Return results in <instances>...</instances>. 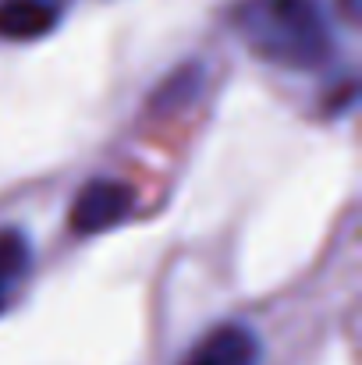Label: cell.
Instances as JSON below:
<instances>
[{"label":"cell","mask_w":362,"mask_h":365,"mask_svg":"<svg viewBox=\"0 0 362 365\" xmlns=\"http://www.w3.org/2000/svg\"><path fill=\"white\" fill-rule=\"evenodd\" d=\"M263 341L245 323H221L213 327L181 365H263Z\"/></svg>","instance_id":"3"},{"label":"cell","mask_w":362,"mask_h":365,"mask_svg":"<svg viewBox=\"0 0 362 365\" xmlns=\"http://www.w3.org/2000/svg\"><path fill=\"white\" fill-rule=\"evenodd\" d=\"M203 82H206V68L203 64H185L181 71H174L156 93H153V110L160 114H171V110H178V107H188L196 96H199V89H203Z\"/></svg>","instance_id":"6"},{"label":"cell","mask_w":362,"mask_h":365,"mask_svg":"<svg viewBox=\"0 0 362 365\" xmlns=\"http://www.w3.org/2000/svg\"><path fill=\"white\" fill-rule=\"evenodd\" d=\"M32 269V245L18 227L0 231V302L29 277Z\"/></svg>","instance_id":"5"},{"label":"cell","mask_w":362,"mask_h":365,"mask_svg":"<svg viewBox=\"0 0 362 365\" xmlns=\"http://www.w3.org/2000/svg\"><path fill=\"white\" fill-rule=\"evenodd\" d=\"M135 210V188L124 185V181H111V178H96L89 181L75 202H71V231L82 235V238H93V235H104V231H114L121 227Z\"/></svg>","instance_id":"2"},{"label":"cell","mask_w":362,"mask_h":365,"mask_svg":"<svg viewBox=\"0 0 362 365\" xmlns=\"http://www.w3.org/2000/svg\"><path fill=\"white\" fill-rule=\"evenodd\" d=\"M61 21L57 0H0V39L32 43L54 32Z\"/></svg>","instance_id":"4"},{"label":"cell","mask_w":362,"mask_h":365,"mask_svg":"<svg viewBox=\"0 0 362 365\" xmlns=\"http://www.w3.org/2000/svg\"><path fill=\"white\" fill-rule=\"evenodd\" d=\"M345 14H348V21H356L359 18V4L356 0H345Z\"/></svg>","instance_id":"7"},{"label":"cell","mask_w":362,"mask_h":365,"mask_svg":"<svg viewBox=\"0 0 362 365\" xmlns=\"http://www.w3.org/2000/svg\"><path fill=\"white\" fill-rule=\"evenodd\" d=\"M231 25L259 61L284 71H316L334 53L323 0H241Z\"/></svg>","instance_id":"1"}]
</instances>
